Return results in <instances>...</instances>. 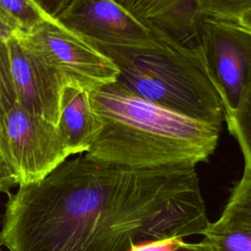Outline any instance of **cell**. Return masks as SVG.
<instances>
[{"label":"cell","instance_id":"obj_8","mask_svg":"<svg viewBox=\"0 0 251 251\" xmlns=\"http://www.w3.org/2000/svg\"><path fill=\"white\" fill-rule=\"evenodd\" d=\"M120 3L154 36L183 48L201 49L200 0H122Z\"/></svg>","mask_w":251,"mask_h":251},{"label":"cell","instance_id":"obj_9","mask_svg":"<svg viewBox=\"0 0 251 251\" xmlns=\"http://www.w3.org/2000/svg\"><path fill=\"white\" fill-rule=\"evenodd\" d=\"M57 127L71 155L89 150L101 126L90 107L87 91L72 85L64 86Z\"/></svg>","mask_w":251,"mask_h":251},{"label":"cell","instance_id":"obj_3","mask_svg":"<svg viewBox=\"0 0 251 251\" xmlns=\"http://www.w3.org/2000/svg\"><path fill=\"white\" fill-rule=\"evenodd\" d=\"M71 155L57 126L17 102L0 124V156L17 184L43 179Z\"/></svg>","mask_w":251,"mask_h":251},{"label":"cell","instance_id":"obj_14","mask_svg":"<svg viewBox=\"0 0 251 251\" xmlns=\"http://www.w3.org/2000/svg\"><path fill=\"white\" fill-rule=\"evenodd\" d=\"M202 234L215 251H251V228L210 222Z\"/></svg>","mask_w":251,"mask_h":251},{"label":"cell","instance_id":"obj_2","mask_svg":"<svg viewBox=\"0 0 251 251\" xmlns=\"http://www.w3.org/2000/svg\"><path fill=\"white\" fill-rule=\"evenodd\" d=\"M104 56L119 69L117 82L130 92L222 127L224 105L210 79L201 49L183 48L156 37L150 47L112 49Z\"/></svg>","mask_w":251,"mask_h":251},{"label":"cell","instance_id":"obj_4","mask_svg":"<svg viewBox=\"0 0 251 251\" xmlns=\"http://www.w3.org/2000/svg\"><path fill=\"white\" fill-rule=\"evenodd\" d=\"M65 85L85 91L116 82L119 69L106 56L56 20L43 23L31 34L17 38Z\"/></svg>","mask_w":251,"mask_h":251},{"label":"cell","instance_id":"obj_13","mask_svg":"<svg viewBox=\"0 0 251 251\" xmlns=\"http://www.w3.org/2000/svg\"><path fill=\"white\" fill-rule=\"evenodd\" d=\"M0 7L18 29L19 37L31 34L50 18L34 0H0Z\"/></svg>","mask_w":251,"mask_h":251},{"label":"cell","instance_id":"obj_15","mask_svg":"<svg viewBox=\"0 0 251 251\" xmlns=\"http://www.w3.org/2000/svg\"><path fill=\"white\" fill-rule=\"evenodd\" d=\"M17 102L7 42L0 38V124Z\"/></svg>","mask_w":251,"mask_h":251},{"label":"cell","instance_id":"obj_12","mask_svg":"<svg viewBox=\"0 0 251 251\" xmlns=\"http://www.w3.org/2000/svg\"><path fill=\"white\" fill-rule=\"evenodd\" d=\"M225 121L229 133L240 146L244 159L243 175H251V79L238 108L225 117Z\"/></svg>","mask_w":251,"mask_h":251},{"label":"cell","instance_id":"obj_16","mask_svg":"<svg viewBox=\"0 0 251 251\" xmlns=\"http://www.w3.org/2000/svg\"><path fill=\"white\" fill-rule=\"evenodd\" d=\"M182 242L181 237H171L134 244L128 251H174Z\"/></svg>","mask_w":251,"mask_h":251},{"label":"cell","instance_id":"obj_6","mask_svg":"<svg viewBox=\"0 0 251 251\" xmlns=\"http://www.w3.org/2000/svg\"><path fill=\"white\" fill-rule=\"evenodd\" d=\"M104 55L112 49H141L156 37L120 1L69 0L56 18Z\"/></svg>","mask_w":251,"mask_h":251},{"label":"cell","instance_id":"obj_7","mask_svg":"<svg viewBox=\"0 0 251 251\" xmlns=\"http://www.w3.org/2000/svg\"><path fill=\"white\" fill-rule=\"evenodd\" d=\"M17 103L26 111L58 126L63 79L45 66L19 39L7 42Z\"/></svg>","mask_w":251,"mask_h":251},{"label":"cell","instance_id":"obj_5","mask_svg":"<svg viewBox=\"0 0 251 251\" xmlns=\"http://www.w3.org/2000/svg\"><path fill=\"white\" fill-rule=\"evenodd\" d=\"M200 48L226 117L238 108L251 79V35L231 25L203 16Z\"/></svg>","mask_w":251,"mask_h":251},{"label":"cell","instance_id":"obj_17","mask_svg":"<svg viewBox=\"0 0 251 251\" xmlns=\"http://www.w3.org/2000/svg\"><path fill=\"white\" fill-rule=\"evenodd\" d=\"M19 32L7 14L0 7V38L8 42L12 38H18Z\"/></svg>","mask_w":251,"mask_h":251},{"label":"cell","instance_id":"obj_20","mask_svg":"<svg viewBox=\"0 0 251 251\" xmlns=\"http://www.w3.org/2000/svg\"><path fill=\"white\" fill-rule=\"evenodd\" d=\"M174 251H215V250L206 239H203L202 241L196 242V243H188L183 241Z\"/></svg>","mask_w":251,"mask_h":251},{"label":"cell","instance_id":"obj_21","mask_svg":"<svg viewBox=\"0 0 251 251\" xmlns=\"http://www.w3.org/2000/svg\"><path fill=\"white\" fill-rule=\"evenodd\" d=\"M1 246H2V243H1V230H0V250H1Z\"/></svg>","mask_w":251,"mask_h":251},{"label":"cell","instance_id":"obj_1","mask_svg":"<svg viewBox=\"0 0 251 251\" xmlns=\"http://www.w3.org/2000/svg\"><path fill=\"white\" fill-rule=\"evenodd\" d=\"M101 130L85 157L129 169L192 166L214 153L221 127L130 92L119 82L88 91Z\"/></svg>","mask_w":251,"mask_h":251},{"label":"cell","instance_id":"obj_11","mask_svg":"<svg viewBox=\"0 0 251 251\" xmlns=\"http://www.w3.org/2000/svg\"><path fill=\"white\" fill-rule=\"evenodd\" d=\"M205 17L231 25L251 35V0H200Z\"/></svg>","mask_w":251,"mask_h":251},{"label":"cell","instance_id":"obj_18","mask_svg":"<svg viewBox=\"0 0 251 251\" xmlns=\"http://www.w3.org/2000/svg\"><path fill=\"white\" fill-rule=\"evenodd\" d=\"M16 184V178L0 156V193H8Z\"/></svg>","mask_w":251,"mask_h":251},{"label":"cell","instance_id":"obj_10","mask_svg":"<svg viewBox=\"0 0 251 251\" xmlns=\"http://www.w3.org/2000/svg\"><path fill=\"white\" fill-rule=\"evenodd\" d=\"M218 225L251 228V175H243L234 185Z\"/></svg>","mask_w":251,"mask_h":251},{"label":"cell","instance_id":"obj_19","mask_svg":"<svg viewBox=\"0 0 251 251\" xmlns=\"http://www.w3.org/2000/svg\"><path fill=\"white\" fill-rule=\"evenodd\" d=\"M69 0H57V1H36L38 6L52 19L56 20L58 15L66 7Z\"/></svg>","mask_w":251,"mask_h":251}]
</instances>
